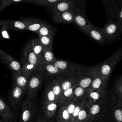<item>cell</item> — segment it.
I'll return each instance as SVG.
<instances>
[{"mask_svg":"<svg viewBox=\"0 0 122 122\" xmlns=\"http://www.w3.org/2000/svg\"><path fill=\"white\" fill-rule=\"evenodd\" d=\"M122 60L120 50H118L105 61L96 65L98 73L109 81V77L116 65Z\"/></svg>","mask_w":122,"mask_h":122,"instance_id":"cell-1","label":"cell"},{"mask_svg":"<svg viewBox=\"0 0 122 122\" xmlns=\"http://www.w3.org/2000/svg\"><path fill=\"white\" fill-rule=\"evenodd\" d=\"M97 73L96 65L90 67L81 66L77 77V84L87 90Z\"/></svg>","mask_w":122,"mask_h":122,"instance_id":"cell-2","label":"cell"},{"mask_svg":"<svg viewBox=\"0 0 122 122\" xmlns=\"http://www.w3.org/2000/svg\"><path fill=\"white\" fill-rule=\"evenodd\" d=\"M74 24L83 32L92 25L88 20L85 12V4L81 0L78 1L74 9Z\"/></svg>","mask_w":122,"mask_h":122,"instance_id":"cell-3","label":"cell"},{"mask_svg":"<svg viewBox=\"0 0 122 122\" xmlns=\"http://www.w3.org/2000/svg\"><path fill=\"white\" fill-rule=\"evenodd\" d=\"M101 29L106 42L113 41L122 34V25L116 20H108Z\"/></svg>","mask_w":122,"mask_h":122,"instance_id":"cell-4","label":"cell"},{"mask_svg":"<svg viewBox=\"0 0 122 122\" xmlns=\"http://www.w3.org/2000/svg\"><path fill=\"white\" fill-rule=\"evenodd\" d=\"M43 74L39 71H35L29 77L27 88V96L34 100V98L41 88L43 81Z\"/></svg>","mask_w":122,"mask_h":122,"instance_id":"cell-5","label":"cell"},{"mask_svg":"<svg viewBox=\"0 0 122 122\" xmlns=\"http://www.w3.org/2000/svg\"><path fill=\"white\" fill-rule=\"evenodd\" d=\"M19 122H32L35 112L34 100L27 97L23 102Z\"/></svg>","mask_w":122,"mask_h":122,"instance_id":"cell-6","label":"cell"},{"mask_svg":"<svg viewBox=\"0 0 122 122\" xmlns=\"http://www.w3.org/2000/svg\"><path fill=\"white\" fill-rule=\"evenodd\" d=\"M0 60L11 70L13 73L22 71L21 64L16 59L0 49Z\"/></svg>","mask_w":122,"mask_h":122,"instance_id":"cell-7","label":"cell"},{"mask_svg":"<svg viewBox=\"0 0 122 122\" xmlns=\"http://www.w3.org/2000/svg\"><path fill=\"white\" fill-rule=\"evenodd\" d=\"M52 64L65 74L75 73L79 70L81 66L74 62L58 59H56Z\"/></svg>","mask_w":122,"mask_h":122,"instance_id":"cell-8","label":"cell"},{"mask_svg":"<svg viewBox=\"0 0 122 122\" xmlns=\"http://www.w3.org/2000/svg\"><path fill=\"white\" fill-rule=\"evenodd\" d=\"M85 102V101H84ZM91 119L92 122H95L102 118L105 112V103H92L88 104Z\"/></svg>","mask_w":122,"mask_h":122,"instance_id":"cell-9","label":"cell"},{"mask_svg":"<svg viewBox=\"0 0 122 122\" xmlns=\"http://www.w3.org/2000/svg\"><path fill=\"white\" fill-rule=\"evenodd\" d=\"M105 91L88 90L84 101L88 104L92 103H105Z\"/></svg>","mask_w":122,"mask_h":122,"instance_id":"cell-10","label":"cell"},{"mask_svg":"<svg viewBox=\"0 0 122 122\" xmlns=\"http://www.w3.org/2000/svg\"><path fill=\"white\" fill-rule=\"evenodd\" d=\"M78 1L73 0H63L50 7V10L51 13H54L73 10Z\"/></svg>","mask_w":122,"mask_h":122,"instance_id":"cell-11","label":"cell"},{"mask_svg":"<svg viewBox=\"0 0 122 122\" xmlns=\"http://www.w3.org/2000/svg\"><path fill=\"white\" fill-rule=\"evenodd\" d=\"M25 92L22 88L13 83L9 94V101L13 107L16 108L18 106Z\"/></svg>","mask_w":122,"mask_h":122,"instance_id":"cell-12","label":"cell"},{"mask_svg":"<svg viewBox=\"0 0 122 122\" xmlns=\"http://www.w3.org/2000/svg\"><path fill=\"white\" fill-rule=\"evenodd\" d=\"M79 71L75 73L64 74L58 76L60 81L62 92L71 87H75L78 84L77 77Z\"/></svg>","mask_w":122,"mask_h":122,"instance_id":"cell-13","label":"cell"},{"mask_svg":"<svg viewBox=\"0 0 122 122\" xmlns=\"http://www.w3.org/2000/svg\"><path fill=\"white\" fill-rule=\"evenodd\" d=\"M102 1L106 15L108 20H113L116 17L120 9V5L117 0H102Z\"/></svg>","mask_w":122,"mask_h":122,"instance_id":"cell-14","label":"cell"},{"mask_svg":"<svg viewBox=\"0 0 122 122\" xmlns=\"http://www.w3.org/2000/svg\"><path fill=\"white\" fill-rule=\"evenodd\" d=\"M51 14L53 20L56 23L74 24V10Z\"/></svg>","mask_w":122,"mask_h":122,"instance_id":"cell-15","label":"cell"},{"mask_svg":"<svg viewBox=\"0 0 122 122\" xmlns=\"http://www.w3.org/2000/svg\"><path fill=\"white\" fill-rule=\"evenodd\" d=\"M59 106V102H42V111L44 115V117L48 121L53 119L56 116Z\"/></svg>","mask_w":122,"mask_h":122,"instance_id":"cell-16","label":"cell"},{"mask_svg":"<svg viewBox=\"0 0 122 122\" xmlns=\"http://www.w3.org/2000/svg\"><path fill=\"white\" fill-rule=\"evenodd\" d=\"M37 71L41 72L43 75L50 77L55 76L56 77L65 74L62 71L55 67L52 63L40 65L38 67Z\"/></svg>","mask_w":122,"mask_h":122,"instance_id":"cell-17","label":"cell"},{"mask_svg":"<svg viewBox=\"0 0 122 122\" xmlns=\"http://www.w3.org/2000/svg\"><path fill=\"white\" fill-rule=\"evenodd\" d=\"M84 33L100 44H103L106 42L101 28H97L92 24L85 30Z\"/></svg>","mask_w":122,"mask_h":122,"instance_id":"cell-18","label":"cell"},{"mask_svg":"<svg viewBox=\"0 0 122 122\" xmlns=\"http://www.w3.org/2000/svg\"><path fill=\"white\" fill-rule=\"evenodd\" d=\"M23 58L36 66L38 68L41 65L39 58L33 51L30 43H28L24 47Z\"/></svg>","mask_w":122,"mask_h":122,"instance_id":"cell-19","label":"cell"},{"mask_svg":"<svg viewBox=\"0 0 122 122\" xmlns=\"http://www.w3.org/2000/svg\"><path fill=\"white\" fill-rule=\"evenodd\" d=\"M1 25L5 28L15 30H26L25 20H0Z\"/></svg>","mask_w":122,"mask_h":122,"instance_id":"cell-20","label":"cell"},{"mask_svg":"<svg viewBox=\"0 0 122 122\" xmlns=\"http://www.w3.org/2000/svg\"><path fill=\"white\" fill-rule=\"evenodd\" d=\"M0 115L5 122H14V114L4 101L0 97Z\"/></svg>","mask_w":122,"mask_h":122,"instance_id":"cell-21","label":"cell"},{"mask_svg":"<svg viewBox=\"0 0 122 122\" xmlns=\"http://www.w3.org/2000/svg\"><path fill=\"white\" fill-rule=\"evenodd\" d=\"M56 122H71V115L64 104H60L55 116Z\"/></svg>","mask_w":122,"mask_h":122,"instance_id":"cell-22","label":"cell"},{"mask_svg":"<svg viewBox=\"0 0 122 122\" xmlns=\"http://www.w3.org/2000/svg\"><path fill=\"white\" fill-rule=\"evenodd\" d=\"M12 76L13 79V83L26 92L30 76L24 74L22 71L19 73H13Z\"/></svg>","mask_w":122,"mask_h":122,"instance_id":"cell-23","label":"cell"},{"mask_svg":"<svg viewBox=\"0 0 122 122\" xmlns=\"http://www.w3.org/2000/svg\"><path fill=\"white\" fill-rule=\"evenodd\" d=\"M108 81L101 77L97 72L88 90L105 91Z\"/></svg>","mask_w":122,"mask_h":122,"instance_id":"cell-24","label":"cell"},{"mask_svg":"<svg viewBox=\"0 0 122 122\" xmlns=\"http://www.w3.org/2000/svg\"><path fill=\"white\" fill-rule=\"evenodd\" d=\"M76 122H92L91 119L88 106L84 100L78 114Z\"/></svg>","mask_w":122,"mask_h":122,"instance_id":"cell-25","label":"cell"},{"mask_svg":"<svg viewBox=\"0 0 122 122\" xmlns=\"http://www.w3.org/2000/svg\"><path fill=\"white\" fill-rule=\"evenodd\" d=\"M26 24V30L34 32L38 31L43 25L45 21L37 19H25Z\"/></svg>","mask_w":122,"mask_h":122,"instance_id":"cell-26","label":"cell"},{"mask_svg":"<svg viewBox=\"0 0 122 122\" xmlns=\"http://www.w3.org/2000/svg\"><path fill=\"white\" fill-rule=\"evenodd\" d=\"M55 31L56 29L53 26L45 21L43 25L36 33L38 36H51L54 37Z\"/></svg>","mask_w":122,"mask_h":122,"instance_id":"cell-27","label":"cell"},{"mask_svg":"<svg viewBox=\"0 0 122 122\" xmlns=\"http://www.w3.org/2000/svg\"><path fill=\"white\" fill-rule=\"evenodd\" d=\"M56 59L52 52V50H44L39 58L40 64H51Z\"/></svg>","mask_w":122,"mask_h":122,"instance_id":"cell-28","label":"cell"},{"mask_svg":"<svg viewBox=\"0 0 122 122\" xmlns=\"http://www.w3.org/2000/svg\"><path fill=\"white\" fill-rule=\"evenodd\" d=\"M111 108L112 110L114 122H122V109L113 100L111 102Z\"/></svg>","mask_w":122,"mask_h":122,"instance_id":"cell-29","label":"cell"},{"mask_svg":"<svg viewBox=\"0 0 122 122\" xmlns=\"http://www.w3.org/2000/svg\"><path fill=\"white\" fill-rule=\"evenodd\" d=\"M86 93L87 90L77 84L74 88L71 100L74 101H83L86 97Z\"/></svg>","mask_w":122,"mask_h":122,"instance_id":"cell-30","label":"cell"},{"mask_svg":"<svg viewBox=\"0 0 122 122\" xmlns=\"http://www.w3.org/2000/svg\"><path fill=\"white\" fill-rule=\"evenodd\" d=\"M48 84L50 86L56 98L59 101L61 96L62 91L61 89L60 81L58 77H55L52 81H50Z\"/></svg>","mask_w":122,"mask_h":122,"instance_id":"cell-31","label":"cell"},{"mask_svg":"<svg viewBox=\"0 0 122 122\" xmlns=\"http://www.w3.org/2000/svg\"><path fill=\"white\" fill-rule=\"evenodd\" d=\"M22 72L24 74L30 76L32 73L37 71L38 68L34 65L29 62L23 58L21 60Z\"/></svg>","mask_w":122,"mask_h":122,"instance_id":"cell-32","label":"cell"},{"mask_svg":"<svg viewBox=\"0 0 122 122\" xmlns=\"http://www.w3.org/2000/svg\"><path fill=\"white\" fill-rule=\"evenodd\" d=\"M59 102L50 86L48 83L45 87L42 102Z\"/></svg>","mask_w":122,"mask_h":122,"instance_id":"cell-33","label":"cell"},{"mask_svg":"<svg viewBox=\"0 0 122 122\" xmlns=\"http://www.w3.org/2000/svg\"><path fill=\"white\" fill-rule=\"evenodd\" d=\"M30 43L33 51L39 58L44 50L38 38L32 40L30 41Z\"/></svg>","mask_w":122,"mask_h":122,"instance_id":"cell-34","label":"cell"},{"mask_svg":"<svg viewBox=\"0 0 122 122\" xmlns=\"http://www.w3.org/2000/svg\"><path fill=\"white\" fill-rule=\"evenodd\" d=\"M53 37L51 36H38V39L43 46L44 50H52V43Z\"/></svg>","mask_w":122,"mask_h":122,"instance_id":"cell-35","label":"cell"},{"mask_svg":"<svg viewBox=\"0 0 122 122\" xmlns=\"http://www.w3.org/2000/svg\"><path fill=\"white\" fill-rule=\"evenodd\" d=\"M75 87H71L62 92L61 96L59 100V104L63 103L65 102L71 100L74 88Z\"/></svg>","mask_w":122,"mask_h":122,"instance_id":"cell-36","label":"cell"},{"mask_svg":"<svg viewBox=\"0 0 122 122\" xmlns=\"http://www.w3.org/2000/svg\"><path fill=\"white\" fill-rule=\"evenodd\" d=\"M21 1H28V0H0V11L8 6L17 2Z\"/></svg>","mask_w":122,"mask_h":122,"instance_id":"cell-37","label":"cell"},{"mask_svg":"<svg viewBox=\"0 0 122 122\" xmlns=\"http://www.w3.org/2000/svg\"><path fill=\"white\" fill-rule=\"evenodd\" d=\"M82 103V101L78 102L77 104L74 109V110L71 115V122H76L78 114L81 107Z\"/></svg>","mask_w":122,"mask_h":122,"instance_id":"cell-38","label":"cell"},{"mask_svg":"<svg viewBox=\"0 0 122 122\" xmlns=\"http://www.w3.org/2000/svg\"><path fill=\"white\" fill-rule=\"evenodd\" d=\"M78 102V101H74L73 100H70L62 104H64L65 105L69 112L71 115H72V113H73L74 110V109L77 104Z\"/></svg>","mask_w":122,"mask_h":122,"instance_id":"cell-39","label":"cell"},{"mask_svg":"<svg viewBox=\"0 0 122 122\" xmlns=\"http://www.w3.org/2000/svg\"><path fill=\"white\" fill-rule=\"evenodd\" d=\"M63 0H42L43 6L51 7L56 3Z\"/></svg>","mask_w":122,"mask_h":122,"instance_id":"cell-40","label":"cell"},{"mask_svg":"<svg viewBox=\"0 0 122 122\" xmlns=\"http://www.w3.org/2000/svg\"><path fill=\"white\" fill-rule=\"evenodd\" d=\"M115 92L116 93V98H115V101L122 109V91Z\"/></svg>","mask_w":122,"mask_h":122,"instance_id":"cell-41","label":"cell"},{"mask_svg":"<svg viewBox=\"0 0 122 122\" xmlns=\"http://www.w3.org/2000/svg\"><path fill=\"white\" fill-rule=\"evenodd\" d=\"M116 91H122V75L119 78L115 84Z\"/></svg>","mask_w":122,"mask_h":122,"instance_id":"cell-42","label":"cell"},{"mask_svg":"<svg viewBox=\"0 0 122 122\" xmlns=\"http://www.w3.org/2000/svg\"><path fill=\"white\" fill-rule=\"evenodd\" d=\"M116 20L122 25V5L120 6L116 16Z\"/></svg>","mask_w":122,"mask_h":122,"instance_id":"cell-43","label":"cell"},{"mask_svg":"<svg viewBox=\"0 0 122 122\" xmlns=\"http://www.w3.org/2000/svg\"><path fill=\"white\" fill-rule=\"evenodd\" d=\"M28 1L32 2L41 6H43L42 0H28Z\"/></svg>","mask_w":122,"mask_h":122,"instance_id":"cell-44","label":"cell"},{"mask_svg":"<svg viewBox=\"0 0 122 122\" xmlns=\"http://www.w3.org/2000/svg\"><path fill=\"white\" fill-rule=\"evenodd\" d=\"M48 121L44 117H38L34 122H48Z\"/></svg>","mask_w":122,"mask_h":122,"instance_id":"cell-45","label":"cell"},{"mask_svg":"<svg viewBox=\"0 0 122 122\" xmlns=\"http://www.w3.org/2000/svg\"><path fill=\"white\" fill-rule=\"evenodd\" d=\"M95 122H105V121L103 120V118H102V119H100V120H98V121H97Z\"/></svg>","mask_w":122,"mask_h":122,"instance_id":"cell-46","label":"cell"},{"mask_svg":"<svg viewBox=\"0 0 122 122\" xmlns=\"http://www.w3.org/2000/svg\"><path fill=\"white\" fill-rule=\"evenodd\" d=\"M117 1L120 5V6L122 5V0H117Z\"/></svg>","mask_w":122,"mask_h":122,"instance_id":"cell-47","label":"cell"},{"mask_svg":"<svg viewBox=\"0 0 122 122\" xmlns=\"http://www.w3.org/2000/svg\"><path fill=\"white\" fill-rule=\"evenodd\" d=\"M120 51H121V57H122V47L121 49H120Z\"/></svg>","mask_w":122,"mask_h":122,"instance_id":"cell-48","label":"cell"},{"mask_svg":"<svg viewBox=\"0 0 122 122\" xmlns=\"http://www.w3.org/2000/svg\"><path fill=\"white\" fill-rule=\"evenodd\" d=\"M0 25L2 26V25H1V21H0Z\"/></svg>","mask_w":122,"mask_h":122,"instance_id":"cell-49","label":"cell"},{"mask_svg":"<svg viewBox=\"0 0 122 122\" xmlns=\"http://www.w3.org/2000/svg\"><path fill=\"white\" fill-rule=\"evenodd\" d=\"M75 0V1H80V0Z\"/></svg>","mask_w":122,"mask_h":122,"instance_id":"cell-50","label":"cell"},{"mask_svg":"<svg viewBox=\"0 0 122 122\" xmlns=\"http://www.w3.org/2000/svg\"><path fill=\"white\" fill-rule=\"evenodd\" d=\"M0 122H2V121H1L0 120Z\"/></svg>","mask_w":122,"mask_h":122,"instance_id":"cell-51","label":"cell"}]
</instances>
